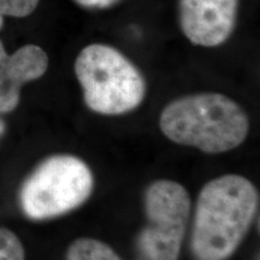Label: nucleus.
Listing matches in <instances>:
<instances>
[{
  "mask_svg": "<svg viewBox=\"0 0 260 260\" xmlns=\"http://www.w3.org/2000/svg\"><path fill=\"white\" fill-rule=\"evenodd\" d=\"M39 4V0H0V28L5 16L25 17L30 15Z\"/></svg>",
  "mask_w": 260,
  "mask_h": 260,
  "instance_id": "obj_10",
  "label": "nucleus"
},
{
  "mask_svg": "<svg viewBox=\"0 0 260 260\" xmlns=\"http://www.w3.org/2000/svg\"><path fill=\"white\" fill-rule=\"evenodd\" d=\"M186 188L171 180L152 182L145 191L147 223L134 245L135 260H178L190 216Z\"/></svg>",
  "mask_w": 260,
  "mask_h": 260,
  "instance_id": "obj_5",
  "label": "nucleus"
},
{
  "mask_svg": "<svg viewBox=\"0 0 260 260\" xmlns=\"http://www.w3.org/2000/svg\"><path fill=\"white\" fill-rule=\"evenodd\" d=\"M0 260H25L21 240L6 228H0Z\"/></svg>",
  "mask_w": 260,
  "mask_h": 260,
  "instance_id": "obj_9",
  "label": "nucleus"
},
{
  "mask_svg": "<svg viewBox=\"0 0 260 260\" xmlns=\"http://www.w3.org/2000/svg\"><path fill=\"white\" fill-rule=\"evenodd\" d=\"M75 2L88 8H109L116 4L118 0H75Z\"/></svg>",
  "mask_w": 260,
  "mask_h": 260,
  "instance_id": "obj_11",
  "label": "nucleus"
},
{
  "mask_svg": "<svg viewBox=\"0 0 260 260\" xmlns=\"http://www.w3.org/2000/svg\"><path fill=\"white\" fill-rule=\"evenodd\" d=\"M159 126L175 144L220 154L245 142L249 119L245 110L229 96L199 93L178 98L165 106Z\"/></svg>",
  "mask_w": 260,
  "mask_h": 260,
  "instance_id": "obj_2",
  "label": "nucleus"
},
{
  "mask_svg": "<svg viewBox=\"0 0 260 260\" xmlns=\"http://www.w3.org/2000/svg\"><path fill=\"white\" fill-rule=\"evenodd\" d=\"M47 68L46 52L35 45H25L9 56L0 73V113L14 111L19 103L22 86L40 79Z\"/></svg>",
  "mask_w": 260,
  "mask_h": 260,
  "instance_id": "obj_7",
  "label": "nucleus"
},
{
  "mask_svg": "<svg viewBox=\"0 0 260 260\" xmlns=\"http://www.w3.org/2000/svg\"><path fill=\"white\" fill-rule=\"evenodd\" d=\"M259 207L254 184L223 175L201 189L195 206L190 248L195 260H228L241 245Z\"/></svg>",
  "mask_w": 260,
  "mask_h": 260,
  "instance_id": "obj_1",
  "label": "nucleus"
},
{
  "mask_svg": "<svg viewBox=\"0 0 260 260\" xmlns=\"http://www.w3.org/2000/svg\"><path fill=\"white\" fill-rule=\"evenodd\" d=\"M75 74L86 105L96 113L117 116L144 102L146 82L138 68L107 45L84 47L75 61Z\"/></svg>",
  "mask_w": 260,
  "mask_h": 260,
  "instance_id": "obj_3",
  "label": "nucleus"
},
{
  "mask_svg": "<svg viewBox=\"0 0 260 260\" xmlns=\"http://www.w3.org/2000/svg\"><path fill=\"white\" fill-rule=\"evenodd\" d=\"M67 260H123L105 242L90 237H81L71 242Z\"/></svg>",
  "mask_w": 260,
  "mask_h": 260,
  "instance_id": "obj_8",
  "label": "nucleus"
},
{
  "mask_svg": "<svg viewBox=\"0 0 260 260\" xmlns=\"http://www.w3.org/2000/svg\"><path fill=\"white\" fill-rule=\"evenodd\" d=\"M93 188V174L82 159L69 154L52 155L23 182L19 204L28 218L52 219L86 203Z\"/></svg>",
  "mask_w": 260,
  "mask_h": 260,
  "instance_id": "obj_4",
  "label": "nucleus"
},
{
  "mask_svg": "<svg viewBox=\"0 0 260 260\" xmlns=\"http://www.w3.org/2000/svg\"><path fill=\"white\" fill-rule=\"evenodd\" d=\"M8 58H9V54L6 53L4 45H3V42L0 41V73H2L3 69H4Z\"/></svg>",
  "mask_w": 260,
  "mask_h": 260,
  "instance_id": "obj_12",
  "label": "nucleus"
},
{
  "mask_svg": "<svg viewBox=\"0 0 260 260\" xmlns=\"http://www.w3.org/2000/svg\"><path fill=\"white\" fill-rule=\"evenodd\" d=\"M4 133H5V124H4V122L0 121V139H2V136Z\"/></svg>",
  "mask_w": 260,
  "mask_h": 260,
  "instance_id": "obj_13",
  "label": "nucleus"
},
{
  "mask_svg": "<svg viewBox=\"0 0 260 260\" xmlns=\"http://www.w3.org/2000/svg\"><path fill=\"white\" fill-rule=\"evenodd\" d=\"M237 5L239 0H180L182 31L198 46H218L234 31Z\"/></svg>",
  "mask_w": 260,
  "mask_h": 260,
  "instance_id": "obj_6",
  "label": "nucleus"
}]
</instances>
